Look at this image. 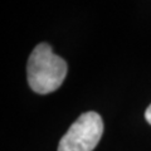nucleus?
I'll list each match as a JSON object with an SVG mask.
<instances>
[{
  "label": "nucleus",
  "instance_id": "f257e3e1",
  "mask_svg": "<svg viewBox=\"0 0 151 151\" xmlns=\"http://www.w3.org/2000/svg\"><path fill=\"white\" fill-rule=\"evenodd\" d=\"M67 70L65 60L57 55L48 43H39L28 59V83L39 94L54 92L62 86Z\"/></svg>",
  "mask_w": 151,
  "mask_h": 151
},
{
  "label": "nucleus",
  "instance_id": "f03ea898",
  "mask_svg": "<svg viewBox=\"0 0 151 151\" xmlns=\"http://www.w3.org/2000/svg\"><path fill=\"white\" fill-rule=\"evenodd\" d=\"M103 134V121L97 112L82 113L58 144V151H93Z\"/></svg>",
  "mask_w": 151,
  "mask_h": 151
},
{
  "label": "nucleus",
  "instance_id": "7ed1b4c3",
  "mask_svg": "<svg viewBox=\"0 0 151 151\" xmlns=\"http://www.w3.org/2000/svg\"><path fill=\"white\" fill-rule=\"evenodd\" d=\"M145 119L151 125V105L147 108H146V111H145Z\"/></svg>",
  "mask_w": 151,
  "mask_h": 151
}]
</instances>
